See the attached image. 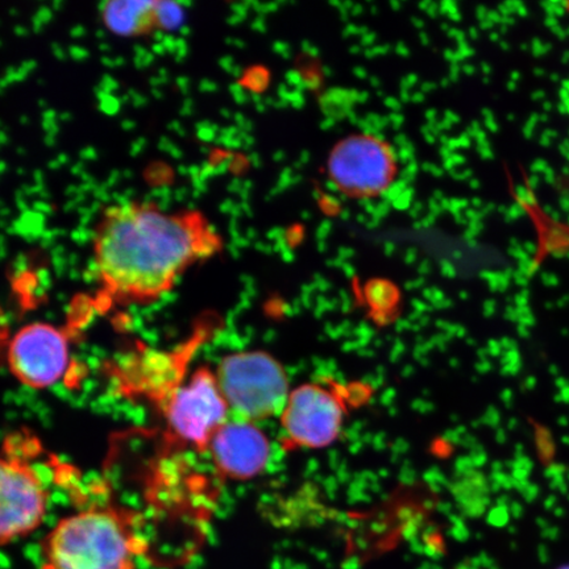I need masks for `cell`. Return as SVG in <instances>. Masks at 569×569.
<instances>
[{"instance_id": "1", "label": "cell", "mask_w": 569, "mask_h": 569, "mask_svg": "<svg viewBox=\"0 0 569 569\" xmlns=\"http://www.w3.org/2000/svg\"><path fill=\"white\" fill-rule=\"evenodd\" d=\"M222 247V237L203 212L169 211L152 201L127 199L99 213L91 234V266L107 300L151 305Z\"/></svg>"}, {"instance_id": "2", "label": "cell", "mask_w": 569, "mask_h": 569, "mask_svg": "<svg viewBox=\"0 0 569 569\" xmlns=\"http://www.w3.org/2000/svg\"><path fill=\"white\" fill-rule=\"evenodd\" d=\"M148 542L130 519L111 508L62 518L42 545L44 569H137Z\"/></svg>"}, {"instance_id": "3", "label": "cell", "mask_w": 569, "mask_h": 569, "mask_svg": "<svg viewBox=\"0 0 569 569\" xmlns=\"http://www.w3.org/2000/svg\"><path fill=\"white\" fill-rule=\"evenodd\" d=\"M231 418L258 423L282 415L290 396L287 371L264 351L234 352L216 371Z\"/></svg>"}, {"instance_id": "4", "label": "cell", "mask_w": 569, "mask_h": 569, "mask_svg": "<svg viewBox=\"0 0 569 569\" xmlns=\"http://www.w3.org/2000/svg\"><path fill=\"white\" fill-rule=\"evenodd\" d=\"M397 172L393 148L371 133L340 139L327 159V176L333 187L356 199L382 196L393 184Z\"/></svg>"}, {"instance_id": "5", "label": "cell", "mask_w": 569, "mask_h": 569, "mask_svg": "<svg viewBox=\"0 0 569 569\" xmlns=\"http://www.w3.org/2000/svg\"><path fill=\"white\" fill-rule=\"evenodd\" d=\"M161 408L170 431L201 453L209 451L213 436L231 418L217 375L209 368L197 369Z\"/></svg>"}, {"instance_id": "6", "label": "cell", "mask_w": 569, "mask_h": 569, "mask_svg": "<svg viewBox=\"0 0 569 569\" xmlns=\"http://www.w3.org/2000/svg\"><path fill=\"white\" fill-rule=\"evenodd\" d=\"M347 415L338 389L310 382L290 391L280 416L284 446L319 450L337 442Z\"/></svg>"}, {"instance_id": "7", "label": "cell", "mask_w": 569, "mask_h": 569, "mask_svg": "<svg viewBox=\"0 0 569 569\" xmlns=\"http://www.w3.org/2000/svg\"><path fill=\"white\" fill-rule=\"evenodd\" d=\"M49 493L24 460L0 457V546L30 536L44 522Z\"/></svg>"}, {"instance_id": "8", "label": "cell", "mask_w": 569, "mask_h": 569, "mask_svg": "<svg viewBox=\"0 0 569 569\" xmlns=\"http://www.w3.org/2000/svg\"><path fill=\"white\" fill-rule=\"evenodd\" d=\"M70 360L69 338L60 327L32 323L13 333L7 348L10 372L24 387L51 388L66 375Z\"/></svg>"}, {"instance_id": "9", "label": "cell", "mask_w": 569, "mask_h": 569, "mask_svg": "<svg viewBox=\"0 0 569 569\" xmlns=\"http://www.w3.org/2000/svg\"><path fill=\"white\" fill-rule=\"evenodd\" d=\"M208 452L219 475L244 481L266 471L272 448L258 425L230 418L213 436Z\"/></svg>"}, {"instance_id": "10", "label": "cell", "mask_w": 569, "mask_h": 569, "mask_svg": "<svg viewBox=\"0 0 569 569\" xmlns=\"http://www.w3.org/2000/svg\"><path fill=\"white\" fill-rule=\"evenodd\" d=\"M167 3L160 2H119L103 3L99 10L106 30L119 38H149L159 31L167 30Z\"/></svg>"}, {"instance_id": "11", "label": "cell", "mask_w": 569, "mask_h": 569, "mask_svg": "<svg viewBox=\"0 0 569 569\" xmlns=\"http://www.w3.org/2000/svg\"><path fill=\"white\" fill-rule=\"evenodd\" d=\"M11 338L9 317H7L4 309L0 306V362L6 360L7 348H9Z\"/></svg>"}, {"instance_id": "12", "label": "cell", "mask_w": 569, "mask_h": 569, "mask_svg": "<svg viewBox=\"0 0 569 569\" xmlns=\"http://www.w3.org/2000/svg\"><path fill=\"white\" fill-rule=\"evenodd\" d=\"M563 7H565L566 11L569 13V2L565 3Z\"/></svg>"}]
</instances>
